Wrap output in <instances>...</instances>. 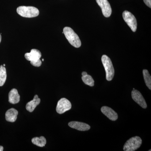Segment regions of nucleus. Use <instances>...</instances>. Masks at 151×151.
Segmentation results:
<instances>
[{
	"mask_svg": "<svg viewBox=\"0 0 151 151\" xmlns=\"http://www.w3.org/2000/svg\"><path fill=\"white\" fill-rule=\"evenodd\" d=\"M63 32L65 37L71 45L76 48H78L81 46L80 39L72 29L69 27H64Z\"/></svg>",
	"mask_w": 151,
	"mask_h": 151,
	"instance_id": "f257e3e1",
	"label": "nucleus"
},
{
	"mask_svg": "<svg viewBox=\"0 0 151 151\" xmlns=\"http://www.w3.org/2000/svg\"><path fill=\"white\" fill-rule=\"evenodd\" d=\"M17 12L21 16L25 18L35 17L39 14V11L33 6H20L17 8Z\"/></svg>",
	"mask_w": 151,
	"mask_h": 151,
	"instance_id": "f03ea898",
	"label": "nucleus"
},
{
	"mask_svg": "<svg viewBox=\"0 0 151 151\" xmlns=\"http://www.w3.org/2000/svg\"><path fill=\"white\" fill-rule=\"evenodd\" d=\"M102 63L106 72V79L111 81L113 79L115 74V70L111 59L107 55H103L101 58Z\"/></svg>",
	"mask_w": 151,
	"mask_h": 151,
	"instance_id": "7ed1b4c3",
	"label": "nucleus"
},
{
	"mask_svg": "<svg viewBox=\"0 0 151 151\" xmlns=\"http://www.w3.org/2000/svg\"><path fill=\"white\" fill-rule=\"evenodd\" d=\"M142 140L138 136L131 138L125 143L123 150L124 151H134L140 147Z\"/></svg>",
	"mask_w": 151,
	"mask_h": 151,
	"instance_id": "20e7f679",
	"label": "nucleus"
},
{
	"mask_svg": "<svg viewBox=\"0 0 151 151\" xmlns=\"http://www.w3.org/2000/svg\"><path fill=\"white\" fill-rule=\"evenodd\" d=\"M123 17L124 21L127 23L133 32H135L137 29V19L129 11H125L123 13Z\"/></svg>",
	"mask_w": 151,
	"mask_h": 151,
	"instance_id": "39448f33",
	"label": "nucleus"
},
{
	"mask_svg": "<svg viewBox=\"0 0 151 151\" xmlns=\"http://www.w3.org/2000/svg\"><path fill=\"white\" fill-rule=\"evenodd\" d=\"M71 108V104L70 101L65 98L60 99L57 105L56 111L60 114H63L69 111Z\"/></svg>",
	"mask_w": 151,
	"mask_h": 151,
	"instance_id": "423d86ee",
	"label": "nucleus"
},
{
	"mask_svg": "<svg viewBox=\"0 0 151 151\" xmlns=\"http://www.w3.org/2000/svg\"><path fill=\"white\" fill-rule=\"evenodd\" d=\"M97 4L102 9L103 15L109 17L112 14V9L108 0H96Z\"/></svg>",
	"mask_w": 151,
	"mask_h": 151,
	"instance_id": "0eeeda50",
	"label": "nucleus"
},
{
	"mask_svg": "<svg viewBox=\"0 0 151 151\" xmlns=\"http://www.w3.org/2000/svg\"><path fill=\"white\" fill-rule=\"evenodd\" d=\"M132 96L133 100L144 109L147 108V104L145 100L140 92L137 90H133L132 92Z\"/></svg>",
	"mask_w": 151,
	"mask_h": 151,
	"instance_id": "6e6552de",
	"label": "nucleus"
},
{
	"mask_svg": "<svg viewBox=\"0 0 151 151\" xmlns=\"http://www.w3.org/2000/svg\"><path fill=\"white\" fill-rule=\"evenodd\" d=\"M101 111L103 114L111 121H115L118 119V114L111 108L103 106L101 108Z\"/></svg>",
	"mask_w": 151,
	"mask_h": 151,
	"instance_id": "1a4fd4ad",
	"label": "nucleus"
},
{
	"mask_svg": "<svg viewBox=\"0 0 151 151\" xmlns=\"http://www.w3.org/2000/svg\"><path fill=\"white\" fill-rule=\"evenodd\" d=\"M68 125L70 128L78 130V131H86L90 129L89 125L82 122H69Z\"/></svg>",
	"mask_w": 151,
	"mask_h": 151,
	"instance_id": "9d476101",
	"label": "nucleus"
},
{
	"mask_svg": "<svg viewBox=\"0 0 151 151\" xmlns=\"http://www.w3.org/2000/svg\"><path fill=\"white\" fill-rule=\"evenodd\" d=\"M26 59L29 61H34L40 59L42 54L38 50L33 49L29 53H26L24 55Z\"/></svg>",
	"mask_w": 151,
	"mask_h": 151,
	"instance_id": "9b49d317",
	"label": "nucleus"
},
{
	"mask_svg": "<svg viewBox=\"0 0 151 151\" xmlns=\"http://www.w3.org/2000/svg\"><path fill=\"white\" fill-rule=\"evenodd\" d=\"M18 112L14 108L9 109L6 113V119L7 122H14L16 121Z\"/></svg>",
	"mask_w": 151,
	"mask_h": 151,
	"instance_id": "f8f14e48",
	"label": "nucleus"
},
{
	"mask_svg": "<svg viewBox=\"0 0 151 151\" xmlns=\"http://www.w3.org/2000/svg\"><path fill=\"white\" fill-rule=\"evenodd\" d=\"M20 101V95L17 90L13 89L10 91L9 94V101L13 104L18 103Z\"/></svg>",
	"mask_w": 151,
	"mask_h": 151,
	"instance_id": "ddd939ff",
	"label": "nucleus"
},
{
	"mask_svg": "<svg viewBox=\"0 0 151 151\" xmlns=\"http://www.w3.org/2000/svg\"><path fill=\"white\" fill-rule=\"evenodd\" d=\"M40 103V99L37 95H35L33 100L30 101L26 105L27 110L29 112H32L35 109L36 107Z\"/></svg>",
	"mask_w": 151,
	"mask_h": 151,
	"instance_id": "4468645a",
	"label": "nucleus"
},
{
	"mask_svg": "<svg viewBox=\"0 0 151 151\" xmlns=\"http://www.w3.org/2000/svg\"><path fill=\"white\" fill-rule=\"evenodd\" d=\"M32 142L35 145L40 147H44L46 144V139L44 137H35L32 139Z\"/></svg>",
	"mask_w": 151,
	"mask_h": 151,
	"instance_id": "2eb2a0df",
	"label": "nucleus"
},
{
	"mask_svg": "<svg viewBox=\"0 0 151 151\" xmlns=\"http://www.w3.org/2000/svg\"><path fill=\"white\" fill-rule=\"evenodd\" d=\"M6 77V70L5 67L1 65L0 66V86H2L5 84Z\"/></svg>",
	"mask_w": 151,
	"mask_h": 151,
	"instance_id": "dca6fc26",
	"label": "nucleus"
},
{
	"mask_svg": "<svg viewBox=\"0 0 151 151\" xmlns=\"http://www.w3.org/2000/svg\"><path fill=\"white\" fill-rule=\"evenodd\" d=\"M143 76H144V80L146 86L148 87L150 90L151 89V77L148 70L146 69H144L143 70Z\"/></svg>",
	"mask_w": 151,
	"mask_h": 151,
	"instance_id": "f3484780",
	"label": "nucleus"
},
{
	"mask_svg": "<svg viewBox=\"0 0 151 151\" xmlns=\"http://www.w3.org/2000/svg\"><path fill=\"white\" fill-rule=\"evenodd\" d=\"M82 81L84 82V84L90 86H94V81L92 76L90 75H87L83 76L81 77Z\"/></svg>",
	"mask_w": 151,
	"mask_h": 151,
	"instance_id": "a211bd4d",
	"label": "nucleus"
},
{
	"mask_svg": "<svg viewBox=\"0 0 151 151\" xmlns=\"http://www.w3.org/2000/svg\"><path fill=\"white\" fill-rule=\"evenodd\" d=\"M30 63L32 65L35 67H40L41 65L42 61L40 59H39L34 61H31Z\"/></svg>",
	"mask_w": 151,
	"mask_h": 151,
	"instance_id": "6ab92c4d",
	"label": "nucleus"
},
{
	"mask_svg": "<svg viewBox=\"0 0 151 151\" xmlns=\"http://www.w3.org/2000/svg\"><path fill=\"white\" fill-rule=\"evenodd\" d=\"M145 4L149 7L150 8H151V0H144Z\"/></svg>",
	"mask_w": 151,
	"mask_h": 151,
	"instance_id": "aec40b11",
	"label": "nucleus"
},
{
	"mask_svg": "<svg viewBox=\"0 0 151 151\" xmlns=\"http://www.w3.org/2000/svg\"><path fill=\"white\" fill-rule=\"evenodd\" d=\"M87 73H86V72H84H84H83L82 73V76H85V75H87Z\"/></svg>",
	"mask_w": 151,
	"mask_h": 151,
	"instance_id": "412c9836",
	"label": "nucleus"
},
{
	"mask_svg": "<svg viewBox=\"0 0 151 151\" xmlns=\"http://www.w3.org/2000/svg\"><path fill=\"white\" fill-rule=\"evenodd\" d=\"M4 150V147L2 146H0V151H2Z\"/></svg>",
	"mask_w": 151,
	"mask_h": 151,
	"instance_id": "4be33fe9",
	"label": "nucleus"
},
{
	"mask_svg": "<svg viewBox=\"0 0 151 151\" xmlns=\"http://www.w3.org/2000/svg\"><path fill=\"white\" fill-rule=\"evenodd\" d=\"M1 35L0 34V43L1 42Z\"/></svg>",
	"mask_w": 151,
	"mask_h": 151,
	"instance_id": "5701e85b",
	"label": "nucleus"
},
{
	"mask_svg": "<svg viewBox=\"0 0 151 151\" xmlns=\"http://www.w3.org/2000/svg\"><path fill=\"white\" fill-rule=\"evenodd\" d=\"M3 66H4V67H5V64H4V65H3Z\"/></svg>",
	"mask_w": 151,
	"mask_h": 151,
	"instance_id": "b1692460",
	"label": "nucleus"
},
{
	"mask_svg": "<svg viewBox=\"0 0 151 151\" xmlns=\"http://www.w3.org/2000/svg\"><path fill=\"white\" fill-rule=\"evenodd\" d=\"M42 61H44V59H42Z\"/></svg>",
	"mask_w": 151,
	"mask_h": 151,
	"instance_id": "393cba45",
	"label": "nucleus"
}]
</instances>
